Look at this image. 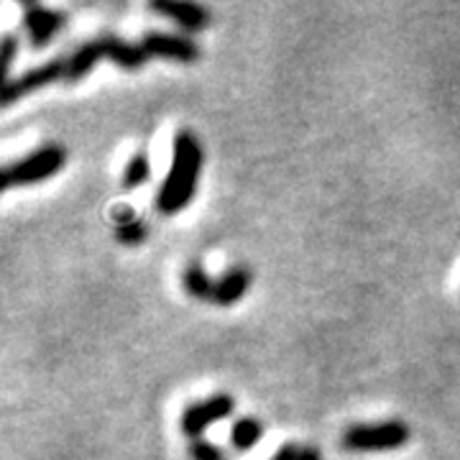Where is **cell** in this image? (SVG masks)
Here are the masks:
<instances>
[{
  "mask_svg": "<svg viewBox=\"0 0 460 460\" xmlns=\"http://www.w3.org/2000/svg\"><path fill=\"white\" fill-rule=\"evenodd\" d=\"M299 453H302V447L295 443H287V445H281L279 450L271 456V460H299Z\"/></svg>",
  "mask_w": 460,
  "mask_h": 460,
  "instance_id": "obj_18",
  "label": "cell"
},
{
  "mask_svg": "<svg viewBox=\"0 0 460 460\" xmlns=\"http://www.w3.org/2000/svg\"><path fill=\"white\" fill-rule=\"evenodd\" d=\"M181 284L187 289V295L195 299H213L215 295V281L210 279V274L199 266V263H190L181 274Z\"/></svg>",
  "mask_w": 460,
  "mask_h": 460,
  "instance_id": "obj_14",
  "label": "cell"
},
{
  "mask_svg": "<svg viewBox=\"0 0 460 460\" xmlns=\"http://www.w3.org/2000/svg\"><path fill=\"white\" fill-rule=\"evenodd\" d=\"M66 13L54 11L47 5H26L23 11V26L29 31V41L33 49H47L51 44V39L65 29Z\"/></svg>",
  "mask_w": 460,
  "mask_h": 460,
  "instance_id": "obj_7",
  "label": "cell"
},
{
  "mask_svg": "<svg viewBox=\"0 0 460 460\" xmlns=\"http://www.w3.org/2000/svg\"><path fill=\"white\" fill-rule=\"evenodd\" d=\"M102 57H105V54H102L100 36L98 39H90V41L80 44L77 49L69 51V54L65 57V65H66L65 83H77V80L87 77V75L93 72V66L98 65Z\"/></svg>",
  "mask_w": 460,
  "mask_h": 460,
  "instance_id": "obj_10",
  "label": "cell"
},
{
  "mask_svg": "<svg viewBox=\"0 0 460 460\" xmlns=\"http://www.w3.org/2000/svg\"><path fill=\"white\" fill-rule=\"evenodd\" d=\"M299 460H323V456H320V450H317V447H302Z\"/></svg>",
  "mask_w": 460,
  "mask_h": 460,
  "instance_id": "obj_19",
  "label": "cell"
},
{
  "mask_svg": "<svg viewBox=\"0 0 460 460\" xmlns=\"http://www.w3.org/2000/svg\"><path fill=\"white\" fill-rule=\"evenodd\" d=\"M410 425L402 420H386V422H371V425H350L345 429L343 445L353 453H381V450H396L410 443Z\"/></svg>",
  "mask_w": 460,
  "mask_h": 460,
  "instance_id": "obj_3",
  "label": "cell"
},
{
  "mask_svg": "<svg viewBox=\"0 0 460 460\" xmlns=\"http://www.w3.org/2000/svg\"><path fill=\"white\" fill-rule=\"evenodd\" d=\"M115 238L123 246H141L148 238V226L138 220L131 208L115 210Z\"/></svg>",
  "mask_w": 460,
  "mask_h": 460,
  "instance_id": "obj_12",
  "label": "cell"
},
{
  "mask_svg": "<svg viewBox=\"0 0 460 460\" xmlns=\"http://www.w3.org/2000/svg\"><path fill=\"white\" fill-rule=\"evenodd\" d=\"M202 169V146L190 128H180L174 136V154L164 184L156 192V210L162 215L181 213L198 190V177Z\"/></svg>",
  "mask_w": 460,
  "mask_h": 460,
  "instance_id": "obj_1",
  "label": "cell"
},
{
  "mask_svg": "<svg viewBox=\"0 0 460 460\" xmlns=\"http://www.w3.org/2000/svg\"><path fill=\"white\" fill-rule=\"evenodd\" d=\"M65 164L66 148L62 144H47L3 169V190L29 187L36 181L51 180L54 174H59L65 169Z\"/></svg>",
  "mask_w": 460,
  "mask_h": 460,
  "instance_id": "obj_2",
  "label": "cell"
},
{
  "mask_svg": "<svg viewBox=\"0 0 460 460\" xmlns=\"http://www.w3.org/2000/svg\"><path fill=\"white\" fill-rule=\"evenodd\" d=\"M190 456L192 460H228L226 450H220V445L210 443V440H192L190 445Z\"/></svg>",
  "mask_w": 460,
  "mask_h": 460,
  "instance_id": "obj_16",
  "label": "cell"
},
{
  "mask_svg": "<svg viewBox=\"0 0 460 460\" xmlns=\"http://www.w3.org/2000/svg\"><path fill=\"white\" fill-rule=\"evenodd\" d=\"M148 8L159 16L172 18L180 23L184 31H202L210 26V11L199 3H187V0H151Z\"/></svg>",
  "mask_w": 460,
  "mask_h": 460,
  "instance_id": "obj_8",
  "label": "cell"
},
{
  "mask_svg": "<svg viewBox=\"0 0 460 460\" xmlns=\"http://www.w3.org/2000/svg\"><path fill=\"white\" fill-rule=\"evenodd\" d=\"M248 287H251V271H248L246 266H233L220 279L215 281L213 302H217L220 307H230V305L243 299Z\"/></svg>",
  "mask_w": 460,
  "mask_h": 460,
  "instance_id": "obj_11",
  "label": "cell"
},
{
  "mask_svg": "<svg viewBox=\"0 0 460 460\" xmlns=\"http://www.w3.org/2000/svg\"><path fill=\"white\" fill-rule=\"evenodd\" d=\"M263 438V425L256 417H241L233 422L230 428V445L238 450V453H248L253 450L256 445L261 443Z\"/></svg>",
  "mask_w": 460,
  "mask_h": 460,
  "instance_id": "obj_13",
  "label": "cell"
},
{
  "mask_svg": "<svg viewBox=\"0 0 460 460\" xmlns=\"http://www.w3.org/2000/svg\"><path fill=\"white\" fill-rule=\"evenodd\" d=\"M141 47L146 49L148 57H166V59L184 62V65H192L199 59L198 44L180 33L148 31L141 36Z\"/></svg>",
  "mask_w": 460,
  "mask_h": 460,
  "instance_id": "obj_6",
  "label": "cell"
},
{
  "mask_svg": "<svg viewBox=\"0 0 460 460\" xmlns=\"http://www.w3.org/2000/svg\"><path fill=\"white\" fill-rule=\"evenodd\" d=\"M148 177H151V164H148V156L144 151L133 154L126 164V172H123V190L126 192H133L138 190L141 184H146Z\"/></svg>",
  "mask_w": 460,
  "mask_h": 460,
  "instance_id": "obj_15",
  "label": "cell"
},
{
  "mask_svg": "<svg viewBox=\"0 0 460 460\" xmlns=\"http://www.w3.org/2000/svg\"><path fill=\"white\" fill-rule=\"evenodd\" d=\"M100 44H102V54L113 62V65L123 66V69H141L146 65L148 54L141 47V41H126V39H118V36H100Z\"/></svg>",
  "mask_w": 460,
  "mask_h": 460,
  "instance_id": "obj_9",
  "label": "cell"
},
{
  "mask_svg": "<svg viewBox=\"0 0 460 460\" xmlns=\"http://www.w3.org/2000/svg\"><path fill=\"white\" fill-rule=\"evenodd\" d=\"M235 410V399L230 394H213L202 402L190 404L187 410L181 411L180 428L187 438L192 440H202L205 429L220 422V420H228L230 414Z\"/></svg>",
  "mask_w": 460,
  "mask_h": 460,
  "instance_id": "obj_4",
  "label": "cell"
},
{
  "mask_svg": "<svg viewBox=\"0 0 460 460\" xmlns=\"http://www.w3.org/2000/svg\"><path fill=\"white\" fill-rule=\"evenodd\" d=\"M0 47H3V51H0V62H3V83H8L11 77V65H13V59H16V51H18V39L13 36V33H5L3 36V41H0Z\"/></svg>",
  "mask_w": 460,
  "mask_h": 460,
  "instance_id": "obj_17",
  "label": "cell"
},
{
  "mask_svg": "<svg viewBox=\"0 0 460 460\" xmlns=\"http://www.w3.org/2000/svg\"><path fill=\"white\" fill-rule=\"evenodd\" d=\"M66 75V65H65V57H57V59H51V62H44L41 66H33L29 69L26 75H21L18 80H8V83H3V95H0V102H3V108H11L18 98H23V95H31L36 90H41V87H49L54 83H62Z\"/></svg>",
  "mask_w": 460,
  "mask_h": 460,
  "instance_id": "obj_5",
  "label": "cell"
}]
</instances>
